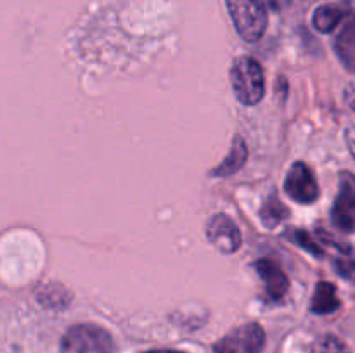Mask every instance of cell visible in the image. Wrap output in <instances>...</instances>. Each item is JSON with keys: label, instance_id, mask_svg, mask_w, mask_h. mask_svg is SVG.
<instances>
[{"label": "cell", "instance_id": "6da1fadb", "mask_svg": "<svg viewBox=\"0 0 355 353\" xmlns=\"http://www.w3.org/2000/svg\"><path fill=\"white\" fill-rule=\"evenodd\" d=\"M231 85L236 97L245 106H255L266 93V75L262 64L252 55L234 59L231 66Z\"/></svg>", "mask_w": 355, "mask_h": 353}, {"label": "cell", "instance_id": "7a4b0ae2", "mask_svg": "<svg viewBox=\"0 0 355 353\" xmlns=\"http://www.w3.org/2000/svg\"><path fill=\"white\" fill-rule=\"evenodd\" d=\"M236 31L245 42H259L267 30V9L263 0H225Z\"/></svg>", "mask_w": 355, "mask_h": 353}, {"label": "cell", "instance_id": "3957f363", "mask_svg": "<svg viewBox=\"0 0 355 353\" xmlns=\"http://www.w3.org/2000/svg\"><path fill=\"white\" fill-rule=\"evenodd\" d=\"M62 353H114V341L106 329L96 324H76L61 339Z\"/></svg>", "mask_w": 355, "mask_h": 353}, {"label": "cell", "instance_id": "277c9868", "mask_svg": "<svg viewBox=\"0 0 355 353\" xmlns=\"http://www.w3.org/2000/svg\"><path fill=\"white\" fill-rule=\"evenodd\" d=\"M266 331L257 322H248L229 331L214 346V353H262Z\"/></svg>", "mask_w": 355, "mask_h": 353}, {"label": "cell", "instance_id": "5b68a950", "mask_svg": "<svg viewBox=\"0 0 355 353\" xmlns=\"http://www.w3.org/2000/svg\"><path fill=\"white\" fill-rule=\"evenodd\" d=\"M331 221L338 230L355 232V175L340 173L338 194L331 208Z\"/></svg>", "mask_w": 355, "mask_h": 353}, {"label": "cell", "instance_id": "8992f818", "mask_svg": "<svg viewBox=\"0 0 355 353\" xmlns=\"http://www.w3.org/2000/svg\"><path fill=\"white\" fill-rule=\"evenodd\" d=\"M284 190L288 197L298 204H312L321 196L314 172L304 161H297L290 166L284 179Z\"/></svg>", "mask_w": 355, "mask_h": 353}, {"label": "cell", "instance_id": "52a82bcc", "mask_svg": "<svg viewBox=\"0 0 355 353\" xmlns=\"http://www.w3.org/2000/svg\"><path fill=\"white\" fill-rule=\"evenodd\" d=\"M207 239L210 244L222 255H232L243 244L241 232L238 225L227 215L218 213L210 218L207 225Z\"/></svg>", "mask_w": 355, "mask_h": 353}, {"label": "cell", "instance_id": "ba28073f", "mask_svg": "<svg viewBox=\"0 0 355 353\" xmlns=\"http://www.w3.org/2000/svg\"><path fill=\"white\" fill-rule=\"evenodd\" d=\"M255 270L260 275V279L266 282L267 296L274 301H279L286 296L288 289H290V280H288L286 273L279 266V263L272 262L269 258H262L255 263Z\"/></svg>", "mask_w": 355, "mask_h": 353}, {"label": "cell", "instance_id": "9c48e42d", "mask_svg": "<svg viewBox=\"0 0 355 353\" xmlns=\"http://www.w3.org/2000/svg\"><path fill=\"white\" fill-rule=\"evenodd\" d=\"M333 47L343 68L355 75V14H349L345 17Z\"/></svg>", "mask_w": 355, "mask_h": 353}, {"label": "cell", "instance_id": "30bf717a", "mask_svg": "<svg viewBox=\"0 0 355 353\" xmlns=\"http://www.w3.org/2000/svg\"><path fill=\"white\" fill-rule=\"evenodd\" d=\"M246 159H248V147H246V142L241 135H236L232 138L231 151L225 156L224 161L217 166V168L211 170V175L214 176H231L236 172L245 166Z\"/></svg>", "mask_w": 355, "mask_h": 353}, {"label": "cell", "instance_id": "8fae6325", "mask_svg": "<svg viewBox=\"0 0 355 353\" xmlns=\"http://www.w3.org/2000/svg\"><path fill=\"white\" fill-rule=\"evenodd\" d=\"M342 301H340L338 294H336V287L331 282H319L315 286L314 296L311 301V310L318 315H329L335 314L340 308Z\"/></svg>", "mask_w": 355, "mask_h": 353}, {"label": "cell", "instance_id": "7c38bea8", "mask_svg": "<svg viewBox=\"0 0 355 353\" xmlns=\"http://www.w3.org/2000/svg\"><path fill=\"white\" fill-rule=\"evenodd\" d=\"M347 17V10L336 3H324L319 6L312 14V24L321 33H331L340 23Z\"/></svg>", "mask_w": 355, "mask_h": 353}, {"label": "cell", "instance_id": "4fadbf2b", "mask_svg": "<svg viewBox=\"0 0 355 353\" xmlns=\"http://www.w3.org/2000/svg\"><path fill=\"white\" fill-rule=\"evenodd\" d=\"M286 217H288V210L276 196H270L269 199L263 203L262 210H260L262 224L269 228L277 227V225H279Z\"/></svg>", "mask_w": 355, "mask_h": 353}, {"label": "cell", "instance_id": "5bb4252c", "mask_svg": "<svg viewBox=\"0 0 355 353\" xmlns=\"http://www.w3.org/2000/svg\"><path fill=\"white\" fill-rule=\"evenodd\" d=\"M69 300H71V294L64 287L54 286V284L40 287V293H38V301L49 308H64Z\"/></svg>", "mask_w": 355, "mask_h": 353}, {"label": "cell", "instance_id": "9a60e30c", "mask_svg": "<svg viewBox=\"0 0 355 353\" xmlns=\"http://www.w3.org/2000/svg\"><path fill=\"white\" fill-rule=\"evenodd\" d=\"M312 353H349V346L333 334H324L315 339L311 346Z\"/></svg>", "mask_w": 355, "mask_h": 353}, {"label": "cell", "instance_id": "2e32d148", "mask_svg": "<svg viewBox=\"0 0 355 353\" xmlns=\"http://www.w3.org/2000/svg\"><path fill=\"white\" fill-rule=\"evenodd\" d=\"M335 270L340 277L355 282V251L350 248L342 251V255L335 260Z\"/></svg>", "mask_w": 355, "mask_h": 353}, {"label": "cell", "instance_id": "e0dca14e", "mask_svg": "<svg viewBox=\"0 0 355 353\" xmlns=\"http://www.w3.org/2000/svg\"><path fill=\"white\" fill-rule=\"evenodd\" d=\"M288 237H290L293 242H297V244L300 246V248L307 249V251L311 253V255H314V256H322V255H324V249L321 248V244H319V242L315 241V239L312 237V235L309 234V232H305V230H293V234H290V235H288Z\"/></svg>", "mask_w": 355, "mask_h": 353}, {"label": "cell", "instance_id": "ac0fdd59", "mask_svg": "<svg viewBox=\"0 0 355 353\" xmlns=\"http://www.w3.org/2000/svg\"><path fill=\"white\" fill-rule=\"evenodd\" d=\"M345 142H347V145H349L352 156L355 158V127L345 128Z\"/></svg>", "mask_w": 355, "mask_h": 353}, {"label": "cell", "instance_id": "d6986e66", "mask_svg": "<svg viewBox=\"0 0 355 353\" xmlns=\"http://www.w3.org/2000/svg\"><path fill=\"white\" fill-rule=\"evenodd\" d=\"M146 353H186V352H179V350H165V348H162V350H149V352H146Z\"/></svg>", "mask_w": 355, "mask_h": 353}, {"label": "cell", "instance_id": "ffe728a7", "mask_svg": "<svg viewBox=\"0 0 355 353\" xmlns=\"http://www.w3.org/2000/svg\"><path fill=\"white\" fill-rule=\"evenodd\" d=\"M270 2H272L274 6H277V0H270Z\"/></svg>", "mask_w": 355, "mask_h": 353}]
</instances>
